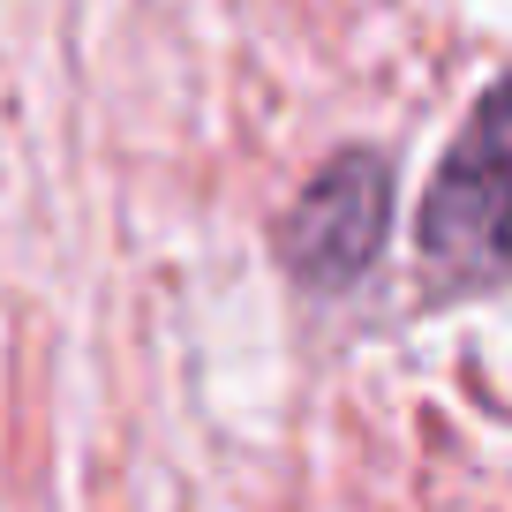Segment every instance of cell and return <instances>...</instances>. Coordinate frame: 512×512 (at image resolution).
Instances as JSON below:
<instances>
[{
  "mask_svg": "<svg viewBox=\"0 0 512 512\" xmlns=\"http://www.w3.org/2000/svg\"><path fill=\"white\" fill-rule=\"evenodd\" d=\"M384 234H392V166L377 151H339L294 196L287 226H279V256L309 287H347L377 264Z\"/></svg>",
  "mask_w": 512,
  "mask_h": 512,
  "instance_id": "cell-2",
  "label": "cell"
},
{
  "mask_svg": "<svg viewBox=\"0 0 512 512\" xmlns=\"http://www.w3.org/2000/svg\"><path fill=\"white\" fill-rule=\"evenodd\" d=\"M422 264L452 294H490L505 279V121H497V98L475 106V121L452 144L445 174L430 181Z\"/></svg>",
  "mask_w": 512,
  "mask_h": 512,
  "instance_id": "cell-1",
  "label": "cell"
}]
</instances>
